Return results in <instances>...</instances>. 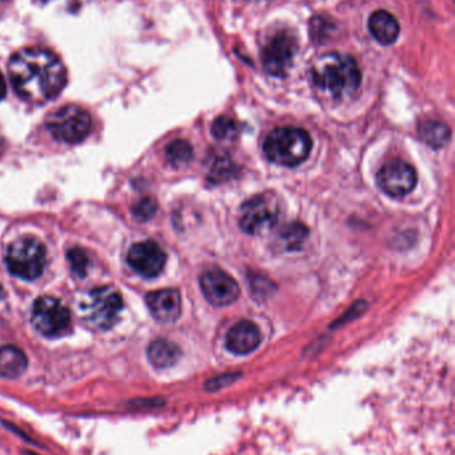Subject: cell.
Masks as SVG:
<instances>
[{
  "mask_svg": "<svg viewBox=\"0 0 455 455\" xmlns=\"http://www.w3.org/2000/svg\"><path fill=\"white\" fill-rule=\"evenodd\" d=\"M12 86L19 95L35 104L56 98L67 83V70L56 53L40 47L23 48L8 64Z\"/></svg>",
  "mask_w": 455,
  "mask_h": 455,
  "instance_id": "obj_1",
  "label": "cell"
},
{
  "mask_svg": "<svg viewBox=\"0 0 455 455\" xmlns=\"http://www.w3.org/2000/svg\"><path fill=\"white\" fill-rule=\"evenodd\" d=\"M311 76L315 87L335 100L351 98L362 80L355 59L335 53L319 57L312 67Z\"/></svg>",
  "mask_w": 455,
  "mask_h": 455,
  "instance_id": "obj_2",
  "label": "cell"
},
{
  "mask_svg": "<svg viewBox=\"0 0 455 455\" xmlns=\"http://www.w3.org/2000/svg\"><path fill=\"white\" fill-rule=\"evenodd\" d=\"M311 148L312 140L309 133L295 127L274 129L263 144L266 158L274 164L283 167H296L303 162L309 156Z\"/></svg>",
  "mask_w": 455,
  "mask_h": 455,
  "instance_id": "obj_3",
  "label": "cell"
},
{
  "mask_svg": "<svg viewBox=\"0 0 455 455\" xmlns=\"http://www.w3.org/2000/svg\"><path fill=\"white\" fill-rule=\"evenodd\" d=\"M123 308L121 293L111 286L95 288L80 299V315L83 321L98 331L112 328Z\"/></svg>",
  "mask_w": 455,
  "mask_h": 455,
  "instance_id": "obj_4",
  "label": "cell"
},
{
  "mask_svg": "<svg viewBox=\"0 0 455 455\" xmlns=\"http://www.w3.org/2000/svg\"><path fill=\"white\" fill-rule=\"evenodd\" d=\"M90 113L79 105H64L47 118V128L55 139L66 144L84 140L91 129Z\"/></svg>",
  "mask_w": 455,
  "mask_h": 455,
  "instance_id": "obj_5",
  "label": "cell"
},
{
  "mask_svg": "<svg viewBox=\"0 0 455 455\" xmlns=\"http://www.w3.org/2000/svg\"><path fill=\"white\" fill-rule=\"evenodd\" d=\"M6 263L14 276L23 280H35L44 270L46 249L35 239H21L8 248Z\"/></svg>",
  "mask_w": 455,
  "mask_h": 455,
  "instance_id": "obj_6",
  "label": "cell"
},
{
  "mask_svg": "<svg viewBox=\"0 0 455 455\" xmlns=\"http://www.w3.org/2000/svg\"><path fill=\"white\" fill-rule=\"evenodd\" d=\"M33 324L37 332L48 338H59L71 329V315L66 305L50 296L37 298L33 306Z\"/></svg>",
  "mask_w": 455,
  "mask_h": 455,
  "instance_id": "obj_7",
  "label": "cell"
},
{
  "mask_svg": "<svg viewBox=\"0 0 455 455\" xmlns=\"http://www.w3.org/2000/svg\"><path fill=\"white\" fill-rule=\"evenodd\" d=\"M279 208L270 196H255L247 200L239 216V225L249 234L263 233L276 224Z\"/></svg>",
  "mask_w": 455,
  "mask_h": 455,
  "instance_id": "obj_8",
  "label": "cell"
},
{
  "mask_svg": "<svg viewBox=\"0 0 455 455\" xmlns=\"http://www.w3.org/2000/svg\"><path fill=\"white\" fill-rule=\"evenodd\" d=\"M298 50L295 36L290 31L282 30L271 36L262 51V60L266 71L273 76H285Z\"/></svg>",
  "mask_w": 455,
  "mask_h": 455,
  "instance_id": "obj_9",
  "label": "cell"
},
{
  "mask_svg": "<svg viewBox=\"0 0 455 455\" xmlns=\"http://www.w3.org/2000/svg\"><path fill=\"white\" fill-rule=\"evenodd\" d=\"M377 180L386 194L391 197H404L414 189L417 172L410 164L402 160H391L381 168Z\"/></svg>",
  "mask_w": 455,
  "mask_h": 455,
  "instance_id": "obj_10",
  "label": "cell"
},
{
  "mask_svg": "<svg viewBox=\"0 0 455 455\" xmlns=\"http://www.w3.org/2000/svg\"><path fill=\"white\" fill-rule=\"evenodd\" d=\"M201 288L206 299L214 306L231 305L240 293L237 281L220 269L206 270L202 275Z\"/></svg>",
  "mask_w": 455,
  "mask_h": 455,
  "instance_id": "obj_11",
  "label": "cell"
},
{
  "mask_svg": "<svg viewBox=\"0 0 455 455\" xmlns=\"http://www.w3.org/2000/svg\"><path fill=\"white\" fill-rule=\"evenodd\" d=\"M166 259L163 249L155 241H143L132 245L127 256L130 266L147 279H154L162 273Z\"/></svg>",
  "mask_w": 455,
  "mask_h": 455,
  "instance_id": "obj_12",
  "label": "cell"
},
{
  "mask_svg": "<svg viewBox=\"0 0 455 455\" xmlns=\"http://www.w3.org/2000/svg\"><path fill=\"white\" fill-rule=\"evenodd\" d=\"M146 301L151 315L164 324L175 322L182 312L181 293L177 289H161L151 292L147 296Z\"/></svg>",
  "mask_w": 455,
  "mask_h": 455,
  "instance_id": "obj_13",
  "label": "cell"
},
{
  "mask_svg": "<svg viewBox=\"0 0 455 455\" xmlns=\"http://www.w3.org/2000/svg\"><path fill=\"white\" fill-rule=\"evenodd\" d=\"M259 328L251 321H240L226 335V348L238 355L250 354L260 345Z\"/></svg>",
  "mask_w": 455,
  "mask_h": 455,
  "instance_id": "obj_14",
  "label": "cell"
},
{
  "mask_svg": "<svg viewBox=\"0 0 455 455\" xmlns=\"http://www.w3.org/2000/svg\"><path fill=\"white\" fill-rule=\"evenodd\" d=\"M368 30L373 37L382 46L393 44L401 32L397 18L389 11L378 10L368 19Z\"/></svg>",
  "mask_w": 455,
  "mask_h": 455,
  "instance_id": "obj_15",
  "label": "cell"
},
{
  "mask_svg": "<svg viewBox=\"0 0 455 455\" xmlns=\"http://www.w3.org/2000/svg\"><path fill=\"white\" fill-rule=\"evenodd\" d=\"M181 355L182 351L179 349V346L164 338L152 341L147 349V358L150 364L157 369L174 366L181 358Z\"/></svg>",
  "mask_w": 455,
  "mask_h": 455,
  "instance_id": "obj_16",
  "label": "cell"
},
{
  "mask_svg": "<svg viewBox=\"0 0 455 455\" xmlns=\"http://www.w3.org/2000/svg\"><path fill=\"white\" fill-rule=\"evenodd\" d=\"M28 366L26 353L14 345L0 348V377L7 380L19 378Z\"/></svg>",
  "mask_w": 455,
  "mask_h": 455,
  "instance_id": "obj_17",
  "label": "cell"
},
{
  "mask_svg": "<svg viewBox=\"0 0 455 455\" xmlns=\"http://www.w3.org/2000/svg\"><path fill=\"white\" fill-rule=\"evenodd\" d=\"M450 128L440 122H425L419 127V138L433 148H440L450 140Z\"/></svg>",
  "mask_w": 455,
  "mask_h": 455,
  "instance_id": "obj_18",
  "label": "cell"
},
{
  "mask_svg": "<svg viewBox=\"0 0 455 455\" xmlns=\"http://www.w3.org/2000/svg\"><path fill=\"white\" fill-rule=\"evenodd\" d=\"M193 147L186 140L172 141L166 148V158L172 167H183L188 164L193 160Z\"/></svg>",
  "mask_w": 455,
  "mask_h": 455,
  "instance_id": "obj_19",
  "label": "cell"
},
{
  "mask_svg": "<svg viewBox=\"0 0 455 455\" xmlns=\"http://www.w3.org/2000/svg\"><path fill=\"white\" fill-rule=\"evenodd\" d=\"M211 132L215 139L220 141L235 140L239 135L238 124L229 116H220L215 119L211 127Z\"/></svg>",
  "mask_w": 455,
  "mask_h": 455,
  "instance_id": "obj_20",
  "label": "cell"
},
{
  "mask_svg": "<svg viewBox=\"0 0 455 455\" xmlns=\"http://www.w3.org/2000/svg\"><path fill=\"white\" fill-rule=\"evenodd\" d=\"M306 236H307V229L305 225H302L299 223H292L282 230L280 240L286 249L294 250L302 245Z\"/></svg>",
  "mask_w": 455,
  "mask_h": 455,
  "instance_id": "obj_21",
  "label": "cell"
},
{
  "mask_svg": "<svg viewBox=\"0 0 455 455\" xmlns=\"http://www.w3.org/2000/svg\"><path fill=\"white\" fill-rule=\"evenodd\" d=\"M67 259L70 266L73 269V273L78 277H84L87 275V268H89V257L87 254L79 249V248H73L67 252Z\"/></svg>",
  "mask_w": 455,
  "mask_h": 455,
  "instance_id": "obj_22",
  "label": "cell"
},
{
  "mask_svg": "<svg viewBox=\"0 0 455 455\" xmlns=\"http://www.w3.org/2000/svg\"><path fill=\"white\" fill-rule=\"evenodd\" d=\"M157 210H158V205H157V201L151 197H146L141 201H138L134 208H132V213L134 216L141 220V221H147L150 219L154 217V214L157 213Z\"/></svg>",
  "mask_w": 455,
  "mask_h": 455,
  "instance_id": "obj_23",
  "label": "cell"
},
{
  "mask_svg": "<svg viewBox=\"0 0 455 455\" xmlns=\"http://www.w3.org/2000/svg\"><path fill=\"white\" fill-rule=\"evenodd\" d=\"M240 373H229V374H222L218 375L213 380H208L204 385V389L207 391H218L220 389L226 387V386L231 385L234 381H237L238 378L240 377Z\"/></svg>",
  "mask_w": 455,
  "mask_h": 455,
  "instance_id": "obj_24",
  "label": "cell"
},
{
  "mask_svg": "<svg viewBox=\"0 0 455 455\" xmlns=\"http://www.w3.org/2000/svg\"><path fill=\"white\" fill-rule=\"evenodd\" d=\"M7 95V84H6V80L3 77V75L0 73V100H3Z\"/></svg>",
  "mask_w": 455,
  "mask_h": 455,
  "instance_id": "obj_25",
  "label": "cell"
},
{
  "mask_svg": "<svg viewBox=\"0 0 455 455\" xmlns=\"http://www.w3.org/2000/svg\"><path fill=\"white\" fill-rule=\"evenodd\" d=\"M37 1H40V3H48V1H51V0H37Z\"/></svg>",
  "mask_w": 455,
  "mask_h": 455,
  "instance_id": "obj_26",
  "label": "cell"
},
{
  "mask_svg": "<svg viewBox=\"0 0 455 455\" xmlns=\"http://www.w3.org/2000/svg\"><path fill=\"white\" fill-rule=\"evenodd\" d=\"M6 1H8V0H0V4H4Z\"/></svg>",
  "mask_w": 455,
  "mask_h": 455,
  "instance_id": "obj_27",
  "label": "cell"
},
{
  "mask_svg": "<svg viewBox=\"0 0 455 455\" xmlns=\"http://www.w3.org/2000/svg\"><path fill=\"white\" fill-rule=\"evenodd\" d=\"M1 292H3V289H1V288H0V295H1Z\"/></svg>",
  "mask_w": 455,
  "mask_h": 455,
  "instance_id": "obj_28",
  "label": "cell"
}]
</instances>
